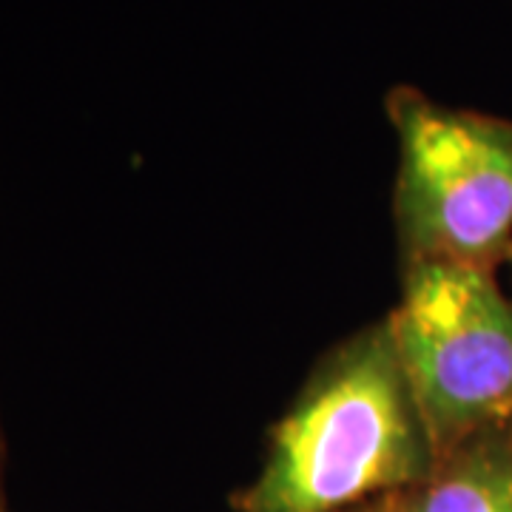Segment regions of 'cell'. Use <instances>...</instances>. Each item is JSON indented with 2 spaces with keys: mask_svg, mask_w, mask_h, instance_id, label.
<instances>
[{
  "mask_svg": "<svg viewBox=\"0 0 512 512\" xmlns=\"http://www.w3.org/2000/svg\"><path fill=\"white\" fill-rule=\"evenodd\" d=\"M399 137L396 220L407 262L495 271L512 259V120L413 86L387 94Z\"/></svg>",
  "mask_w": 512,
  "mask_h": 512,
  "instance_id": "7a4b0ae2",
  "label": "cell"
},
{
  "mask_svg": "<svg viewBox=\"0 0 512 512\" xmlns=\"http://www.w3.org/2000/svg\"><path fill=\"white\" fill-rule=\"evenodd\" d=\"M387 330L436 458L512 424V296L495 271L407 262Z\"/></svg>",
  "mask_w": 512,
  "mask_h": 512,
  "instance_id": "3957f363",
  "label": "cell"
},
{
  "mask_svg": "<svg viewBox=\"0 0 512 512\" xmlns=\"http://www.w3.org/2000/svg\"><path fill=\"white\" fill-rule=\"evenodd\" d=\"M0 504H3V501H0Z\"/></svg>",
  "mask_w": 512,
  "mask_h": 512,
  "instance_id": "8992f818",
  "label": "cell"
},
{
  "mask_svg": "<svg viewBox=\"0 0 512 512\" xmlns=\"http://www.w3.org/2000/svg\"><path fill=\"white\" fill-rule=\"evenodd\" d=\"M436 450L387 322L362 330L316 370L276 424L242 512H342L430 476Z\"/></svg>",
  "mask_w": 512,
  "mask_h": 512,
  "instance_id": "6da1fadb",
  "label": "cell"
},
{
  "mask_svg": "<svg viewBox=\"0 0 512 512\" xmlns=\"http://www.w3.org/2000/svg\"><path fill=\"white\" fill-rule=\"evenodd\" d=\"M382 512H512V424L441 453L430 476L393 495Z\"/></svg>",
  "mask_w": 512,
  "mask_h": 512,
  "instance_id": "277c9868",
  "label": "cell"
},
{
  "mask_svg": "<svg viewBox=\"0 0 512 512\" xmlns=\"http://www.w3.org/2000/svg\"><path fill=\"white\" fill-rule=\"evenodd\" d=\"M0 512H6V507H3V504H0Z\"/></svg>",
  "mask_w": 512,
  "mask_h": 512,
  "instance_id": "5b68a950",
  "label": "cell"
}]
</instances>
